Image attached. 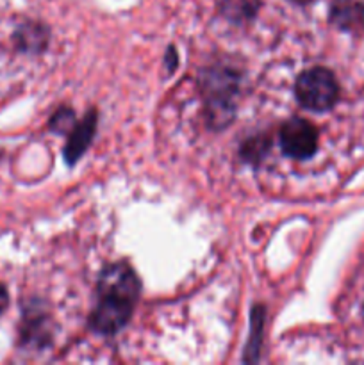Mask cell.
<instances>
[{
  "mask_svg": "<svg viewBox=\"0 0 364 365\" xmlns=\"http://www.w3.org/2000/svg\"><path fill=\"white\" fill-rule=\"evenodd\" d=\"M7 303H9V298H7V291L4 289V285H0V314L7 309Z\"/></svg>",
  "mask_w": 364,
  "mask_h": 365,
  "instance_id": "8992f818",
  "label": "cell"
},
{
  "mask_svg": "<svg viewBox=\"0 0 364 365\" xmlns=\"http://www.w3.org/2000/svg\"><path fill=\"white\" fill-rule=\"evenodd\" d=\"M134 303L100 296V303L89 316V327L102 335H113L131 319Z\"/></svg>",
  "mask_w": 364,
  "mask_h": 365,
  "instance_id": "277c9868",
  "label": "cell"
},
{
  "mask_svg": "<svg viewBox=\"0 0 364 365\" xmlns=\"http://www.w3.org/2000/svg\"><path fill=\"white\" fill-rule=\"evenodd\" d=\"M295 95L303 107L313 110H327L335 103L339 95L334 75L325 68L303 71L295 86Z\"/></svg>",
  "mask_w": 364,
  "mask_h": 365,
  "instance_id": "6da1fadb",
  "label": "cell"
},
{
  "mask_svg": "<svg viewBox=\"0 0 364 365\" xmlns=\"http://www.w3.org/2000/svg\"><path fill=\"white\" fill-rule=\"evenodd\" d=\"M95 127H96V116L95 113H89L88 116H86V120L75 128L70 141H68L66 148H64V157H66L68 163L74 164L75 160L84 153V150L88 148V145L91 143L93 134H95Z\"/></svg>",
  "mask_w": 364,
  "mask_h": 365,
  "instance_id": "5b68a950",
  "label": "cell"
},
{
  "mask_svg": "<svg viewBox=\"0 0 364 365\" xmlns=\"http://www.w3.org/2000/svg\"><path fill=\"white\" fill-rule=\"evenodd\" d=\"M98 294L107 298L125 299V302H138L139 282L134 271L127 264H113L102 271L98 280Z\"/></svg>",
  "mask_w": 364,
  "mask_h": 365,
  "instance_id": "3957f363",
  "label": "cell"
},
{
  "mask_svg": "<svg viewBox=\"0 0 364 365\" xmlns=\"http://www.w3.org/2000/svg\"><path fill=\"white\" fill-rule=\"evenodd\" d=\"M293 2H296V4H309V2H313V0H293Z\"/></svg>",
  "mask_w": 364,
  "mask_h": 365,
  "instance_id": "52a82bcc",
  "label": "cell"
},
{
  "mask_svg": "<svg viewBox=\"0 0 364 365\" xmlns=\"http://www.w3.org/2000/svg\"><path fill=\"white\" fill-rule=\"evenodd\" d=\"M280 146L293 159H309L318 148V132L307 120L295 118L280 128Z\"/></svg>",
  "mask_w": 364,
  "mask_h": 365,
  "instance_id": "7a4b0ae2",
  "label": "cell"
}]
</instances>
